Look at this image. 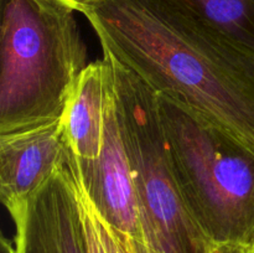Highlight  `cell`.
<instances>
[{"mask_svg": "<svg viewBox=\"0 0 254 253\" xmlns=\"http://www.w3.org/2000/svg\"><path fill=\"white\" fill-rule=\"evenodd\" d=\"M103 51L254 150V54L169 0H106L84 14Z\"/></svg>", "mask_w": 254, "mask_h": 253, "instance_id": "obj_1", "label": "cell"}, {"mask_svg": "<svg viewBox=\"0 0 254 253\" xmlns=\"http://www.w3.org/2000/svg\"><path fill=\"white\" fill-rule=\"evenodd\" d=\"M74 12L57 0H1L0 135L61 119L88 66Z\"/></svg>", "mask_w": 254, "mask_h": 253, "instance_id": "obj_2", "label": "cell"}, {"mask_svg": "<svg viewBox=\"0 0 254 253\" xmlns=\"http://www.w3.org/2000/svg\"><path fill=\"white\" fill-rule=\"evenodd\" d=\"M158 103L192 217L213 245L253 250L254 150L178 97L158 94Z\"/></svg>", "mask_w": 254, "mask_h": 253, "instance_id": "obj_3", "label": "cell"}, {"mask_svg": "<svg viewBox=\"0 0 254 253\" xmlns=\"http://www.w3.org/2000/svg\"><path fill=\"white\" fill-rule=\"evenodd\" d=\"M150 253H210L213 245L191 215L176 179L158 94L103 51Z\"/></svg>", "mask_w": 254, "mask_h": 253, "instance_id": "obj_4", "label": "cell"}, {"mask_svg": "<svg viewBox=\"0 0 254 253\" xmlns=\"http://www.w3.org/2000/svg\"><path fill=\"white\" fill-rule=\"evenodd\" d=\"M103 59L108 72L103 146L89 183L82 185L78 181L99 215L121 240L139 253H150L144 236L130 164L119 122L112 69L108 60L104 56Z\"/></svg>", "mask_w": 254, "mask_h": 253, "instance_id": "obj_5", "label": "cell"}, {"mask_svg": "<svg viewBox=\"0 0 254 253\" xmlns=\"http://www.w3.org/2000/svg\"><path fill=\"white\" fill-rule=\"evenodd\" d=\"M62 121L0 135V197L21 235L35 196L66 163Z\"/></svg>", "mask_w": 254, "mask_h": 253, "instance_id": "obj_6", "label": "cell"}, {"mask_svg": "<svg viewBox=\"0 0 254 253\" xmlns=\"http://www.w3.org/2000/svg\"><path fill=\"white\" fill-rule=\"evenodd\" d=\"M2 250L4 253H88L81 203L67 163L32 200L24 232L11 241L2 238Z\"/></svg>", "mask_w": 254, "mask_h": 253, "instance_id": "obj_7", "label": "cell"}, {"mask_svg": "<svg viewBox=\"0 0 254 253\" xmlns=\"http://www.w3.org/2000/svg\"><path fill=\"white\" fill-rule=\"evenodd\" d=\"M108 72L104 59L82 72L61 117L67 146V165L87 185L101 156Z\"/></svg>", "mask_w": 254, "mask_h": 253, "instance_id": "obj_8", "label": "cell"}, {"mask_svg": "<svg viewBox=\"0 0 254 253\" xmlns=\"http://www.w3.org/2000/svg\"><path fill=\"white\" fill-rule=\"evenodd\" d=\"M254 54V0H169Z\"/></svg>", "mask_w": 254, "mask_h": 253, "instance_id": "obj_9", "label": "cell"}, {"mask_svg": "<svg viewBox=\"0 0 254 253\" xmlns=\"http://www.w3.org/2000/svg\"><path fill=\"white\" fill-rule=\"evenodd\" d=\"M57 1L62 2V4L67 5V6L71 7L74 11L82 12L84 15L87 11L98 6L99 4H102L106 0H57Z\"/></svg>", "mask_w": 254, "mask_h": 253, "instance_id": "obj_10", "label": "cell"}, {"mask_svg": "<svg viewBox=\"0 0 254 253\" xmlns=\"http://www.w3.org/2000/svg\"><path fill=\"white\" fill-rule=\"evenodd\" d=\"M210 253H252V248L233 243L216 245Z\"/></svg>", "mask_w": 254, "mask_h": 253, "instance_id": "obj_11", "label": "cell"}, {"mask_svg": "<svg viewBox=\"0 0 254 253\" xmlns=\"http://www.w3.org/2000/svg\"><path fill=\"white\" fill-rule=\"evenodd\" d=\"M252 253H254V246H253V250H252Z\"/></svg>", "mask_w": 254, "mask_h": 253, "instance_id": "obj_12", "label": "cell"}]
</instances>
